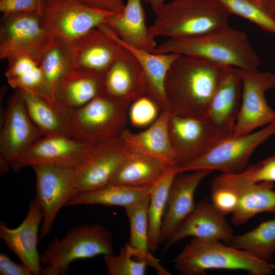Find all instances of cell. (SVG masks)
Segmentation results:
<instances>
[{
  "instance_id": "1",
  "label": "cell",
  "mask_w": 275,
  "mask_h": 275,
  "mask_svg": "<svg viewBox=\"0 0 275 275\" xmlns=\"http://www.w3.org/2000/svg\"><path fill=\"white\" fill-rule=\"evenodd\" d=\"M222 67L201 58L180 54L165 81L170 114L203 118L216 89Z\"/></svg>"
},
{
  "instance_id": "2",
  "label": "cell",
  "mask_w": 275,
  "mask_h": 275,
  "mask_svg": "<svg viewBox=\"0 0 275 275\" xmlns=\"http://www.w3.org/2000/svg\"><path fill=\"white\" fill-rule=\"evenodd\" d=\"M152 52L192 56L243 70L257 69L261 64L246 33L229 25L197 36L170 38L157 45Z\"/></svg>"
},
{
  "instance_id": "3",
  "label": "cell",
  "mask_w": 275,
  "mask_h": 275,
  "mask_svg": "<svg viewBox=\"0 0 275 275\" xmlns=\"http://www.w3.org/2000/svg\"><path fill=\"white\" fill-rule=\"evenodd\" d=\"M150 35L170 38L201 35L228 25V9L219 0H172L154 11Z\"/></svg>"
},
{
  "instance_id": "4",
  "label": "cell",
  "mask_w": 275,
  "mask_h": 275,
  "mask_svg": "<svg viewBox=\"0 0 275 275\" xmlns=\"http://www.w3.org/2000/svg\"><path fill=\"white\" fill-rule=\"evenodd\" d=\"M184 275L206 274L210 269L243 270L252 275H268L275 269L272 263L220 241L193 237L172 261Z\"/></svg>"
},
{
  "instance_id": "5",
  "label": "cell",
  "mask_w": 275,
  "mask_h": 275,
  "mask_svg": "<svg viewBox=\"0 0 275 275\" xmlns=\"http://www.w3.org/2000/svg\"><path fill=\"white\" fill-rule=\"evenodd\" d=\"M113 234L103 226L85 224L72 228L61 238H54L40 255L41 274H67L77 259L114 253Z\"/></svg>"
},
{
  "instance_id": "6",
  "label": "cell",
  "mask_w": 275,
  "mask_h": 275,
  "mask_svg": "<svg viewBox=\"0 0 275 275\" xmlns=\"http://www.w3.org/2000/svg\"><path fill=\"white\" fill-rule=\"evenodd\" d=\"M130 104L102 92L84 106L72 111L73 138L94 145L120 137L127 129Z\"/></svg>"
},
{
  "instance_id": "7",
  "label": "cell",
  "mask_w": 275,
  "mask_h": 275,
  "mask_svg": "<svg viewBox=\"0 0 275 275\" xmlns=\"http://www.w3.org/2000/svg\"><path fill=\"white\" fill-rule=\"evenodd\" d=\"M0 22V59L9 64L26 56L39 64L52 38L40 12L2 15Z\"/></svg>"
},
{
  "instance_id": "8",
  "label": "cell",
  "mask_w": 275,
  "mask_h": 275,
  "mask_svg": "<svg viewBox=\"0 0 275 275\" xmlns=\"http://www.w3.org/2000/svg\"><path fill=\"white\" fill-rule=\"evenodd\" d=\"M39 12L51 37L68 43L105 24L115 14L90 7L79 0H41Z\"/></svg>"
},
{
  "instance_id": "9",
  "label": "cell",
  "mask_w": 275,
  "mask_h": 275,
  "mask_svg": "<svg viewBox=\"0 0 275 275\" xmlns=\"http://www.w3.org/2000/svg\"><path fill=\"white\" fill-rule=\"evenodd\" d=\"M274 134L275 122L255 132L225 138L199 159L179 168L178 172L210 169L225 174L241 173L254 150Z\"/></svg>"
},
{
  "instance_id": "10",
  "label": "cell",
  "mask_w": 275,
  "mask_h": 275,
  "mask_svg": "<svg viewBox=\"0 0 275 275\" xmlns=\"http://www.w3.org/2000/svg\"><path fill=\"white\" fill-rule=\"evenodd\" d=\"M43 135L30 117L20 89H15L2 116L0 132V173L2 176L13 161Z\"/></svg>"
},
{
  "instance_id": "11",
  "label": "cell",
  "mask_w": 275,
  "mask_h": 275,
  "mask_svg": "<svg viewBox=\"0 0 275 275\" xmlns=\"http://www.w3.org/2000/svg\"><path fill=\"white\" fill-rule=\"evenodd\" d=\"M74 74L103 76L122 48L118 36L100 24L69 43Z\"/></svg>"
},
{
  "instance_id": "12",
  "label": "cell",
  "mask_w": 275,
  "mask_h": 275,
  "mask_svg": "<svg viewBox=\"0 0 275 275\" xmlns=\"http://www.w3.org/2000/svg\"><path fill=\"white\" fill-rule=\"evenodd\" d=\"M242 91L240 111L233 135L252 132L275 122V111L267 104L265 92L275 87V75L257 69H240Z\"/></svg>"
},
{
  "instance_id": "13",
  "label": "cell",
  "mask_w": 275,
  "mask_h": 275,
  "mask_svg": "<svg viewBox=\"0 0 275 275\" xmlns=\"http://www.w3.org/2000/svg\"><path fill=\"white\" fill-rule=\"evenodd\" d=\"M127 148L121 137L93 145L85 159L73 170L74 196L109 184Z\"/></svg>"
},
{
  "instance_id": "14",
  "label": "cell",
  "mask_w": 275,
  "mask_h": 275,
  "mask_svg": "<svg viewBox=\"0 0 275 275\" xmlns=\"http://www.w3.org/2000/svg\"><path fill=\"white\" fill-rule=\"evenodd\" d=\"M35 173L36 196L42 214L39 240L50 233L57 214L74 196L73 169L48 165L32 167Z\"/></svg>"
},
{
  "instance_id": "15",
  "label": "cell",
  "mask_w": 275,
  "mask_h": 275,
  "mask_svg": "<svg viewBox=\"0 0 275 275\" xmlns=\"http://www.w3.org/2000/svg\"><path fill=\"white\" fill-rule=\"evenodd\" d=\"M169 132L177 170L199 159L225 139L203 118L171 114Z\"/></svg>"
},
{
  "instance_id": "16",
  "label": "cell",
  "mask_w": 275,
  "mask_h": 275,
  "mask_svg": "<svg viewBox=\"0 0 275 275\" xmlns=\"http://www.w3.org/2000/svg\"><path fill=\"white\" fill-rule=\"evenodd\" d=\"M92 146L67 136L43 135L13 161L11 169L16 172L36 165L74 169L85 159Z\"/></svg>"
},
{
  "instance_id": "17",
  "label": "cell",
  "mask_w": 275,
  "mask_h": 275,
  "mask_svg": "<svg viewBox=\"0 0 275 275\" xmlns=\"http://www.w3.org/2000/svg\"><path fill=\"white\" fill-rule=\"evenodd\" d=\"M212 182L229 189L236 197L237 204L231 217L234 225H241L262 212L275 215L273 182H254L246 168L238 174L221 173Z\"/></svg>"
},
{
  "instance_id": "18",
  "label": "cell",
  "mask_w": 275,
  "mask_h": 275,
  "mask_svg": "<svg viewBox=\"0 0 275 275\" xmlns=\"http://www.w3.org/2000/svg\"><path fill=\"white\" fill-rule=\"evenodd\" d=\"M242 91L240 69L222 66L216 89L203 118L224 138L233 135L240 109Z\"/></svg>"
},
{
  "instance_id": "19",
  "label": "cell",
  "mask_w": 275,
  "mask_h": 275,
  "mask_svg": "<svg viewBox=\"0 0 275 275\" xmlns=\"http://www.w3.org/2000/svg\"><path fill=\"white\" fill-rule=\"evenodd\" d=\"M234 231L223 214L208 198L201 200L165 242L161 252L164 254L173 245L185 237L223 241L229 244Z\"/></svg>"
},
{
  "instance_id": "20",
  "label": "cell",
  "mask_w": 275,
  "mask_h": 275,
  "mask_svg": "<svg viewBox=\"0 0 275 275\" xmlns=\"http://www.w3.org/2000/svg\"><path fill=\"white\" fill-rule=\"evenodd\" d=\"M42 219L40 206L34 198L30 201L28 213L18 227L11 229L5 222H0V238L34 275L41 274L42 271L40 255L37 248L39 227Z\"/></svg>"
},
{
  "instance_id": "21",
  "label": "cell",
  "mask_w": 275,
  "mask_h": 275,
  "mask_svg": "<svg viewBox=\"0 0 275 275\" xmlns=\"http://www.w3.org/2000/svg\"><path fill=\"white\" fill-rule=\"evenodd\" d=\"M213 171L199 169L188 174H177L168 196L167 211L162 223L159 244L165 242L193 211L196 206L194 198L198 185Z\"/></svg>"
},
{
  "instance_id": "22",
  "label": "cell",
  "mask_w": 275,
  "mask_h": 275,
  "mask_svg": "<svg viewBox=\"0 0 275 275\" xmlns=\"http://www.w3.org/2000/svg\"><path fill=\"white\" fill-rule=\"evenodd\" d=\"M122 45L121 51L104 75V90L113 97L132 103L146 95L144 75L138 59Z\"/></svg>"
},
{
  "instance_id": "23",
  "label": "cell",
  "mask_w": 275,
  "mask_h": 275,
  "mask_svg": "<svg viewBox=\"0 0 275 275\" xmlns=\"http://www.w3.org/2000/svg\"><path fill=\"white\" fill-rule=\"evenodd\" d=\"M20 90L28 114L43 135L73 138L72 110L41 92Z\"/></svg>"
},
{
  "instance_id": "24",
  "label": "cell",
  "mask_w": 275,
  "mask_h": 275,
  "mask_svg": "<svg viewBox=\"0 0 275 275\" xmlns=\"http://www.w3.org/2000/svg\"><path fill=\"white\" fill-rule=\"evenodd\" d=\"M171 166L128 145L125 156L109 184L152 186Z\"/></svg>"
},
{
  "instance_id": "25",
  "label": "cell",
  "mask_w": 275,
  "mask_h": 275,
  "mask_svg": "<svg viewBox=\"0 0 275 275\" xmlns=\"http://www.w3.org/2000/svg\"><path fill=\"white\" fill-rule=\"evenodd\" d=\"M170 115L169 110L162 109L146 130L133 133L126 129L120 137L131 147L178 168L170 139Z\"/></svg>"
},
{
  "instance_id": "26",
  "label": "cell",
  "mask_w": 275,
  "mask_h": 275,
  "mask_svg": "<svg viewBox=\"0 0 275 275\" xmlns=\"http://www.w3.org/2000/svg\"><path fill=\"white\" fill-rule=\"evenodd\" d=\"M105 25L123 41L135 47L152 52L157 45L146 25L142 0H127L122 13L112 15Z\"/></svg>"
},
{
  "instance_id": "27",
  "label": "cell",
  "mask_w": 275,
  "mask_h": 275,
  "mask_svg": "<svg viewBox=\"0 0 275 275\" xmlns=\"http://www.w3.org/2000/svg\"><path fill=\"white\" fill-rule=\"evenodd\" d=\"M119 41L134 55L142 66L146 95L154 101L161 110H169L164 89L165 81L171 65L180 54L154 53L133 46L119 37Z\"/></svg>"
},
{
  "instance_id": "28",
  "label": "cell",
  "mask_w": 275,
  "mask_h": 275,
  "mask_svg": "<svg viewBox=\"0 0 275 275\" xmlns=\"http://www.w3.org/2000/svg\"><path fill=\"white\" fill-rule=\"evenodd\" d=\"M150 196L137 203L125 208L130 226V237L124 246L135 259L146 262L159 275H170L155 258L149 244L148 209Z\"/></svg>"
},
{
  "instance_id": "29",
  "label": "cell",
  "mask_w": 275,
  "mask_h": 275,
  "mask_svg": "<svg viewBox=\"0 0 275 275\" xmlns=\"http://www.w3.org/2000/svg\"><path fill=\"white\" fill-rule=\"evenodd\" d=\"M39 65L43 75L41 92L56 99L60 87L74 74L69 43L52 37L41 57Z\"/></svg>"
},
{
  "instance_id": "30",
  "label": "cell",
  "mask_w": 275,
  "mask_h": 275,
  "mask_svg": "<svg viewBox=\"0 0 275 275\" xmlns=\"http://www.w3.org/2000/svg\"><path fill=\"white\" fill-rule=\"evenodd\" d=\"M151 187L108 184L96 189L76 194L66 206L97 204L121 206L125 208L148 197Z\"/></svg>"
},
{
  "instance_id": "31",
  "label": "cell",
  "mask_w": 275,
  "mask_h": 275,
  "mask_svg": "<svg viewBox=\"0 0 275 275\" xmlns=\"http://www.w3.org/2000/svg\"><path fill=\"white\" fill-rule=\"evenodd\" d=\"M177 168L171 166L164 175L152 186L148 209L149 247L152 253L159 245V236L168 196L172 182L178 174Z\"/></svg>"
},
{
  "instance_id": "32",
  "label": "cell",
  "mask_w": 275,
  "mask_h": 275,
  "mask_svg": "<svg viewBox=\"0 0 275 275\" xmlns=\"http://www.w3.org/2000/svg\"><path fill=\"white\" fill-rule=\"evenodd\" d=\"M228 245L271 263L275 255V217L244 234L234 235Z\"/></svg>"
},
{
  "instance_id": "33",
  "label": "cell",
  "mask_w": 275,
  "mask_h": 275,
  "mask_svg": "<svg viewBox=\"0 0 275 275\" xmlns=\"http://www.w3.org/2000/svg\"><path fill=\"white\" fill-rule=\"evenodd\" d=\"M104 75L87 76L73 74L60 87L56 99L72 111L80 108L104 91Z\"/></svg>"
},
{
  "instance_id": "34",
  "label": "cell",
  "mask_w": 275,
  "mask_h": 275,
  "mask_svg": "<svg viewBox=\"0 0 275 275\" xmlns=\"http://www.w3.org/2000/svg\"><path fill=\"white\" fill-rule=\"evenodd\" d=\"M231 14L255 23L275 34V0H219Z\"/></svg>"
},
{
  "instance_id": "35",
  "label": "cell",
  "mask_w": 275,
  "mask_h": 275,
  "mask_svg": "<svg viewBox=\"0 0 275 275\" xmlns=\"http://www.w3.org/2000/svg\"><path fill=\"white\" fill-rule=\"evenodd\" d=\"M132 255L125 246L120 249L118 254L103 255V260L108 275H144L148 264L133 259Z\"/></svg>"
},
{
  "instance_id": "36",
  "label": "cell",
  "mask_w": 275,
  "mask_h": 275,
  "mask_svg": "<svg viewBox=\"0 0 275 275\" xmlns=\"http://www.w3.org/2000/svg\"><path fill=\"white\" fill-rule=\"evenodd\" d=\"M161 111L157 103L147 95H144L130 105L128 118L132 125L143 127L152 124Z\"/></svg>"
},
{
  "instance_id": "37",
  "label": "cell",
  "mask_w": 275,
  "mask_h": 275,
  "mask_svg": "<svg viewBox=\"0 0 275 275\" xmlns=\"http://www.w3.org/2000/svg\"><path fill=\"white\" fill-rule=\"evenodd\" d=\"M14 89L41 92L43 85V75L39 65H35L22 70L15 78L8 80Z\"/></svg>"
},
{
  "instance_id": "38",
  "label": "cell",
  "mask_w": 275,
  "mask_h": 275,
  "mask_svg": "<svg viewBox=\"0 0 275 275\" xmlns=\"http://www.w3.org/2000/svg\"><path fill=\"white\" fill-rule=\"evenodd\" d=\"M249 176L255 182H275V155L248 167Z\"/></svg>"
},
{
  "instance_id": "39",
  "label": "cell",
  "mask_w": 275,
  "mask_h": 275,
  "mask_svg": "<svg viewBox=\"0 0 275 275\" xmlns=\"http://www.w3.org/2000/svg\"><path fill=\"white\" fill-rule=\"evenodd\" d=\"M41 0H0L2 15L40 11Z\"/></svg>"
},
{
  "instance_id": "40",
  "label": "cell",
  "mask_w": 275,
  "mask_h": 275,
  "mask_svg": "<svg viewBox=\"0 0 275 275\" xmlns=\"http://www.w3.org/2000/svg\"><path fill=\"white\" fill-rule=\"evenodd\" d=\"M1 275H32L31 269L23 263L13 261L5 253H0Z\"/></svg>"
},
{
  "instance_id": "41",
  "label": "cell",
  "mask_w": 275,
  "mask_h": 275,
  "mask_svg": "<svg viewBox=\"0 0 275 275\" xmlns=\"http://www.w3.org/2000/svg\"><path fill=\"white\" fill-rule=\"evenodd\" d=\"M79 1L90 7L116 14L122 13L125 6L123 0Z\"/></svg>"
},
{
  "instance_id": "42",
  "label": "cell",
  "mask_w": 275,
  "mask_h": 275,
  "mask_svg": "<svg viewBox=\"0 0 275 275\" xmlns=\"http://www.w3.org/2000/svg\"><path fill=\"white\" fill-rule=\"evenodd\" d=\"M144 2L150 6L154 11L165 3V0H143Z\"/></svg>"
}]
</instances>
